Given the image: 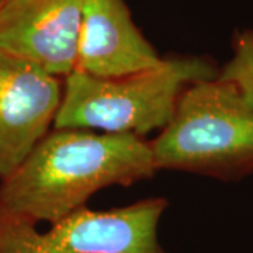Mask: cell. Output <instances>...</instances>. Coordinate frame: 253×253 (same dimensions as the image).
Wrapping results in <instances>:
<instances>
[{"label": "cell", "instance_id": "cell-5", "mask_svg": "<svg viewBox=\"0 0 253 253\" xmlns=\"http://www.w3.org/2000/svg\"><path fill=\"white\" fill-rule=\"evenodd\" d=\"M63 79L0 49V179L54 128Z\"/></svg>", "mask_w": 253, "mask_h": 253}, {"label": "cell", "instance_id": "cell-4", "mask_svg": "<svg viewBox=\"0 0 253 253\" xmlns=\"http://www.w3.org/2000/svg\"><path fill=\"white\" fill-rule=\"evenodd\" d=\"M168 204L149 197L104 211L86 206L45 232L30 219L0 212V253H169L158 239Z\"/></svg>", "mask_w": 253, "mask_h": 253}, {"label": "cell", "instance_id": "cell-2", "mask_svg": "<svg viewBox=\"0 0 253 253\" xmlns=\"http://www.w3.org/2000/svg\"><path fill=\"white\" fill-rule=\"evenodd\" d=\"M207 55H168L154 68L120 78L73 71L63 79L54 128H83L144 138L163 129L190 84L218 78Z\"/></svg>", "mask_w": 253, "mask_h": 253}, {"label": "cell", "instance_id": "cell-6", "mask_svg": "<svg viewBox=\"0 0 253 253\" xmlns=\"http://www.w3.org/2000/svg\"><path fill=\"white\" fill-rule=\"evenodd\" d=\"M86 0H4L0 49L65 79L76 71Z\"/></svg>", "mask_w": 253, "mask_h": 253}, {"label": "cell", "instance_id": "cell-3", "mask_svg": "<svg viewBox=\"0 0 253 253\" xmlns=\"http://www.w3.org/2000/svg\"><path fill=\"white\" fill-rule=\"evenodd\" d=\"M149 145L158 170L242 180L253 173V109L229 82L193 83Z\"/></svg>", "mask_w": 253, "mask_h": 253}, {"label": "cell", "instance_id": "cell-8", "mask_svg": "<svg viewBox=\"0 0 253 253\" xmlns=\"http://www.w3.org/2000/svg\"><path fill=\"white\" fill-rule=\"evenodd\" d=\"M218 78L232 83L253 109V30L245 28L232 37V56L219 66Z\"/></svg>", "mask_w": 253, "mask_h": 253}, {"label": "cell", "instance_id": "cell-7", "mask_svg": "<svg viewBox=\"0 0 253 253\" xmlns=\"http://www.w3.org/2000/svg\"><path fill=\"white\" fill-rule=\"evenodd\" d=\"M161 61L124 0H86L76 71L96 78H120L154 68Z\"/></svg>", "mask_w": 253, "mask_h": 253}, {"label": "cell", "instance_id": "cell-9", "mask_svg": "<svg viewBox=\"0 0 253 253\" xmlns=\"http://www.w3.org/2000/svg\"><path fill=\"white\" fill-rule=\"evenodd\" d=\"M3 1H4V0H0V4H1V3H3Z\"/></svg>", "mask_w": 253, "mask_h": 253}, {"label": "cell", "instance_id": "cell-1", "mask_svg": "<svg viewBox=\"0 0 253 253\" xmlns=\"http://www.w3.org/2000/svg\"><path fill=\"white\" fill-rule=\"evenodd\" d=\"M159 172L149 141L83 128H52L1 179L0 212L55 224L111 186H132Z\"/></svg>", "mask_w": 253, "mask_h": 253}]
</instances>
